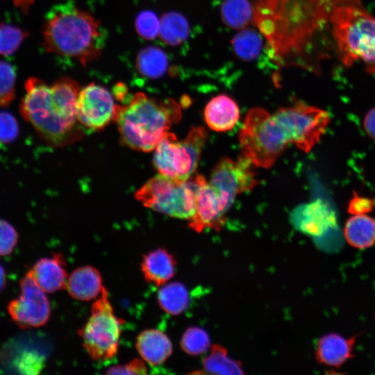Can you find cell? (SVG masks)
I'll return each mask as SVG.
<instances>
[{
  "instance_id": "1",
  "label": "cell",
  "mask_w": 375,
  "mask_h": 375,
  "mask_svg": "<svg viewBox=\"0 0 375 375\" xmlns=\"http://www.w3.org/2000/svg\"><path fill=\"white\" fill-rule=\"evenodd\" d=\"M252 24L266 42L277 69L295 67L318 74L333 47L331 17L345 3L361 0H250Z\"/></svg>"
},
{
  "instance_id": "2",
  "label": "cell",
  "mask_w": 375,
  "mask_h": 375,
  "mask_svg": "<svg viewBox=\"0 0 375 375\" xmlns=\"http://www.w3.org/2000/svg\"><path fill=\"white\" fill-rule=\"evenodd\" d=\"M25 94L19 111L47 143L62 147L80 139L82 131L76 117L81 88L69 78H61L52 85L30 77L24 84Z\"/></svg>"
},
{
  "instance_id": "3",
  "label": "cell",
  "mask_w": 375,
  "mask_h": 375,
  "mask_svg": "<svg viewBox=\"0 0 375 375\" xmlns=\"http://www.w3.org/2000/svg\"><path fill=\"white\" fill-rule=\"evenodd\" d=\"M42 34L47 52L74 59L83 66L99 57L105 42L99 22L72 3L50 10Z\"/></svg>"
},
{
  "instance_id": "4",
  "label": "cell",
  "mask_w": 375,
  "mask_h": 375,
  "mask_svg": "<svg viewBox=\"0 0 375 375\" xmlns=\"http://www.w3.org/2000/svg\"><path fill=\"white\" fill-rule=\"evenodd\" d=\"M181 108L172 99L158 102L142 92L135 93L124 106H119L115 121L122 142L142 152L154 151L181 119Z\"/></svg>"
},
{
  "instance_id": "5",
  "label": "cell",
  "mask_w": 375,
  "mask_h": 375,
  "mask_svg": "<svg viewBox=\"0 0 375 375\" xmlns=\"http://www.w3.org/2000/svg\"><path fill=\"white\" fill-rule=\"evenodd\" d=\"M331 32L335 53L346 67L356 61L375 73V17L361 1L338 6L331 17Z\"/></svg>"
},
{
  "instance_id": "6",
  "label": "cell",
  "mask_w": 375,
  "mask_h": 375,
  "mask_svg": "<svg viewBox=\"0 0 375 375\" xmlns=\"http://www.w3.org/2000/svg\"><path fill=\"white\" fill-rule=\"evenodd\" d=\"M239 140L244 156L264 168L272 167L289 144L274 115L261 108L248 112Z\"/></svg>"
},
{
  "instance_id": "7",
  "label": "cell",
  "mask_w": 375,
  "mask_h": 375,
  "mask_svg": "<svg viewBox=\"0 0 375 375\" xmlns=\"http://www.w3.org/2000/svg\"><path fill=\"white\" fill-rule=\"evenodd\" d=\"M197 190L194 178L178 181L159 174L136 192L135 198L156 212L189 220L195 212Z\"/></svg>"
},
{
  "instance_id": "8",
  "label": "cell",
  "mask_w": 375,
  "mask_h": 375,
  "mask_svg": "<svg viewBox=\"0 0 375 375\" xmlns=\"http://www.w3.org/2000/svg\"><path fill=\"white\" fill-rule=\"evenodd\" d=\"M208 134L202 126H194L182 141L169 133L154 149L153 165L160 174L178 181H186L197 169Z\"/></svg>"
},
{
  "instance_id": "9",
  "label": "cell",
  "mask_w": 375,
  "mask_h": 375,
  "mask_svg": "<svg viewBox=\"0 0 375 375\" xmlns=\"http://www.w3.org/2000/svg\"><path fill=\"white\" fill-rule=\"evenodd\" d=\"M122 322L115 315L103 287L99 299L92 306L88 322L78 331L83 346L92 359L105 361L116 355Z\"/></svg>"
},
{
  "instance_id": "10",
  "label": "cell",
  "mask_w": 375,
  "mask_h": 375,
  "mask_svg": "<svg viewBox=\"0 0 375 375\" xmlns=\"http://www.w3.org/2000/svg\"><path fill=\"white\" fill-rule=\"evenodd\" d=\"M273 115L289 144H294L306 153L319 142L330 122L326 110L303 103L280 108Z\"/></svg>"
},
{
  "instance_id": "11",
  "label": "cell",
  "mask_w": 375,
  "mask_h": 375,
  "mask_svg": "<svg viewBox=\"0 0 375 375\" xmlns=\"http://www.w3.org/2000/svg\"><path fill=\"white\" fill-rule=\"evenodd\" d=\"M20 296L12 301L8 312L22 328L44 325L51 315V307L45 292L38 285L30 272L20 281Z\"/></svg>"
},
{
  "instance_id": "12",
  "label": "cell",
  "mask_w": 375,
  "mask_h": 375,
  "mask_svg": "<svg viewBox=\"0 0 375 375\" xmlns=\"http://www.w3.org/2000/svg\"><path fill=\"white\" fill-rule=\"evenodd\" d=\"M118 107L108 90L92 83L81 88L78 93L77 120L88 130H101L115 119Z\"/></svg>"
},
{
  "instance_id": "13",
  "label": "cell",
  "mask_w": 375,
  "mask_h": 375,
  "mask_svg": "<svg viewBox=\"0 0 375 375\" xmlns=\"http://www.w3.org/2000/svg\"><path fill=\"white\" fill-rule=\"evenodd\" d=\"M251 163L245 156L237 160L223 158L212 171L209 183L231 206L238 194L251 191L258 183Z\"/></svg>"
},
{
  "instance_id": "14",
  "label": "cell",
  "mask_w": 375,
  "mask_h": 375,
  "mask_svg": "<svg viewBox=\"0 0 375 375\" xmlns=\"http://www.w3.org/2000/svg\"><path fill=\"white\" fill-rule=\"evenodd\" d=\"M196 208L189 219V226L200 233L206 228L219 230L225 223V215L231 206L204 176L197 174Z\"/></svg>"
},
{
  "instance_id": "15",
  "label": "cell",
  "mask_w": 375,
  "mask_h": 375,
  "mask_svg": "<svg viewBox=\"0 0 375 375\" xmlns=\"http://www.w3.org/2000/svg\"><path fill=\"white\" fill-rule=\"evenodd\" d=\"M293 226L310 236H322L337 226L334 210L322 199L299 206L292 212Z\"/></svg>"
},
{
  "instance_id": "16",
  "label": "cell",
  "mask_w": 375,
  "mask_h": 375,
  "mask_svg": "<svg viewBox=\"0 0 375 375\" xmlns=\"http://www.w3.org/2000/svg\"><path fill=\"white\" fill-rule=\"evenodd\" d=\"M66 262L60 253L40 259L29 271L45 292H54L66 287Z\"/></svg>"
},
{
  "instance_id": "17",
  "label": "cell",
  "mask_w": 375,
  "mask_h": 375,
  "mask_svg": "<svg viewBox=\"0 0 375 375\" xmlns=\"http://www.w3.org/2000/svg\"><path fill=\"white\" fill-rule=\"evenodd\" d=\"M356 339V336L345 338L333 333L322 336L317 344V360L326 366L339 368L353 358Z\"/></svg>"
},
{
  "instance_id": "18",
  "label": "cell",
  "mask_w": 375,
  "mask_h": 375,
  "mask_svg": "<svg viewBox=\"0 0 375 375\" xmlns=\"http://www.w3.org/2000/svg\"><path fill=\"white\" fill-rule=\"evenodd\" d=\"M136 349L142 359L151 365L162 364L172 353L168 336L157 329L142 331L136 338Z\"/></svg>"
},
{
  "instance_id": "19",
  "label": "cell",
  "mask_w": 375,
  "mask_h": 375,
  "mask_svg": "<svg viewBox=\"0 0 375 375\" xmlns=\"http://www.w3.org/2000/svg\"><path fill=\"white\" fill-rule=\"evenodd\" d=\"M103 288L100 272L90 265L74 269L67 277L65 287L72 297L81 301L95 299Z\"/></svg>"
},
{
  "instance_id": "20",
  "label": "cell",
  "mask_w": 375,
  "mask_h": 375,
  "mask_svg": "<svg viewBox=\"0 0 375 375\" xmlns=\"http://www.w3.org/2000/svg\"><path fill=\"white\" fill-rule=\"evenodd\" d=\"M240 117L239 108L235 101L225 94L212 98L204 110L205 121L212 130L218 132L232 129Z\"/></svg>"
},
{
  "instance_id": "21",
  "label": "cell",
  "mask_w": 375,
  "mask_h": 375,
  "mask_svg": "<svg viewBox=\"0 0 375 375\" xmlns=\"http://www.w3.org/2000/svg\"><path fill=\"white\" fill-rule=\"evenodd\" d=\"M176 266L174 256L166 249L158 248L144 256L141 269L147 282L160 286L174 276Z\"/></svg>"
},
{
  "instance_id": "22",
  "label": "cell",
  "mask_w": 375,
  "mask_h": 375,
  "mask_svg": "<svg viewBox=\"0 0 375 375\" xmlns=\"http://www.w3.org/2000/svg\"><path fill=\"white\" fill-rule=\"evenodd\" d=\"M344 235L353 247L365 249L375 243V220L366 214L355 215L346 222Z\"/></svg>"
},
{
  "instance_id": "23",
  "label": "cell",
  "mask_w": 375,
  "mask_h": 375,
  "mask_svg": "<svg viewBox=\"0 0 375 375\" xmlns=\"http://www.w3.org/2000/svg\"><path fill=\"white\" fill-rule=\"evenodd\" d=\"M168 58L158 47H147L137 56L136 68L141 75L149 78L162 76L168 68Z\"/></svg>"
},
{
  "instance_id": "24",
  "label": "cell",
  "mask_w": 375,
  "mask_h": 375,
  "mask_svg": "<svg viewBox=\"0 0 375 375\" xmlns=\"http://www.w3.org/2000/svg\"><path fill=\"white\" fill-rule=\"evenodd\" d=\"M160 307L167 313L178 315L189 303V294L185 286L180 282H172L162 287L158 293Z\"/></svg>"
},
{
  "instance_id": "25",
  "label": "cell",
  "mask_w": 375,
  "mask_h": 375,
  "mask_svg": "<svg viewBox=\"0 0 375 375\" xmlns=\"http://www.w3.org/2000/svg\"><path fill=\"white\" fill-rule=\"evenodd\" d=\"M203 369L212 374H243L240 362L231 358L225 347L215 344L210 353L203 360Z\"/></svg>"
},
{
  "instance_id": "26",
  "label": "cell",
  "mask_w": 375,
  "mask_h": 375,
  "mask_svg": "<svg viewBox=\"0 0 375 375\" xmlns=\"http://www.w3.org/2000/svg\"><path fill=\"white\" fill-rule=\"evenodd\" d=\"M188 34V23L182 15L170 12L161 18L158 35L167 44L178 46L187 39Z\"/></svg>"
},
{
  "instance_id": "27",
  "label": "cell",
  "mask_w": 375,
  "mask_h": 375,
  "mask_svg": "<svg viewBox=\"0 0 375 375\" xmlns=\"http://www.w3.org/2000/svg\"><path fill=\"white\" fill-rule=\"evenodd\" d=\"M224 22L234 29H243L252 23L253 9L250 0H225L221 7Z\"/></svg>"
},
{
  "instance_id": "28",
  "label": "cell",
  "mask_w": 375,
  "mask_h": 375,
  "mask_svg": "<svg viewBox=\"0 0 375 375\" xmlns=\"http://www.w3.org/2000/svg\"><path fill=\"white\" fill-rule=\"evenodd\" d=\"M232 45L240 58L251 60L258 56L262 47V40L259 34L254 30L244 29L233 38Z\"/></svg>"
},
{
  "instance_id": "29",
  "label": "cell",
  "mask_w": 375,
  "mask_h": 375,
  "mask_svg": "<svg viewBox=\"0 0 375 375\" xmlns=\"http://www.w3.org/2000/svg\"><path fill=\"white\" fill-rule=\"evenodd\" d=\"M181 347L188 354L199 356L206 353L210 346L208 333L201 328H188L181 339Z\"/></svg>"
},
{
  "instance_id": "30",
  "label": "cell",
  "mask_w": 375,
  "mask_h": 375,
  "mask_svg": "<svg viewBox=\"0 0 375 375\" xmlns=\"http://www.w3.org/2000/svg\"><path fill=\"white\" fill-rule=\"evenodd\" d=\"M16 72L9 62L0 60V108L8 107L16 97Z\"/></svg>"
},
{
  "instance_id": "31",
  "label": "cell",
  "mask_w": 375,
  "mask_h": 375,
  "mask_svg": "<svg viewBox=\"0 0 375 375\" xmlns=\"http://www.w3.org/2000/svg\"><path fill=\"white\" fill-rule=\"evenodd\" d=\"M27 36V33L19 27L0 24V55L10 56L15 53Z\"/></svg>"
},
{
  "instance_id": "32",
  "label": "cell",
  "mask_w": 375,
  "mask_h": 375,
  "mask_svg": "<svg viewBox=\"0 0 375 375\" xmlns=\"http://www.w3.org/2000/svg\"><path fill=\"white\" fill-rule=\"evenodd\" d=\"M160 20L156 15L149 10H144L138 15L135 28L138 35L145 40H153L159 35Z\"/></svg>"
},
{
  "instance_id": "33",
  "label": "cell",
  "mask_w": 375,
  "mask_h": 375,
  "mask_svg": "<svg viewBox=\"0 0 375 375\" xmlns=\"http://www.w3.org/2000/svg\"><path fill=\"white\" fill-rule=\"evenodd\" d=\"M19 133L16 118L9 112L0 111V144L12 143L17 138Z\"/></svg>"
},
{
  "instance_id": "34",
  "label": "cell",
  "mask_w": 375,
  "mask_h": 375,
  "mask_svg": "<svg viewBox=\"0 0 375 375\" xmlns=\"http://www.w3.org/2000/svg\"><path fill=\"white\" fill-rule=\"evenodd\" d=\"M16 365L21 373L36 374L43 368L44 358L35 351H26L17 360Z\"/></svg>"
},
{
  "instance_id": "35",
  "label": "cell",
  "mask_w": 375,
  "mask_h": 375,
  "mask_svg": "<svg viewBox=\"0 0 375 375\" xmlns=\"http://www.w3.org/2000/svg\"><path fill=\"white\" fill-rule=\"evenodd\" d=\"M18 235L7 221L0 219V256L10 253L17 242Z\"/></svg>"
},
{
  "instance_id": "36",
  "label": "cell",
  "mask_w": 375,
  "mask_h": 375,
  "mask_svg": "<svg viewBox=\"0 0 375 375\" xmlns=\"http://www.w3.org/2000/svg\"><path fill=\"white\" fill-rule=\"evenodd\" d=\"M106 373L108 374H146L147 367L142 360L135 358L128 363L112 366L108 369Z\"/></svg>"
},
{
  "instance_id": "37",
  "label": "cell",
  "mask_w": 375,
  "mask_h": 375,
  "mask_svg": "<svg viewBox=\"0 0 375 375\" xmlns=\"http://www.w3.org/2000/svg\"><path fill=\"white\" fill-rule=\"evenodd\" d=\"M374 201L367 197L358 195L356 192L349 201L348 211L353 215L367 214L374 208Z\"/></svg>"
},
{
  "instance_id": "38",
  "label": "cell",
  "mask_w": 375,
  "mask_h": 375,
  "mask_svg": "<svg viewBox=\"0 0 375 375\" xmlns=\"http://www.w3.org/2000/svg\"><path fill=\"white\" fill-rule=\"evenodd\" d=\"M363 124L366 133L371 138L375 140V107L367 113Z\"/></svg>"
},
{
  "instance_id": "39",
  "label": "cell",
  "mask_w": 375,
  "mask_h": 375,
  "mask_svg": "<svg viewBox=\"0 0 375 375\" xmlns=\"http://www.w3.org/2000/svg\"><path fill=\"white\" fill-rule=\"evenodd\" d=\"M12 1L24 13H26L35 0H12Z\"/></svg>"
},
{
  "instance_id": "40",
  "label": "cell",
  "mask_w": 375,
  "mask_h": 375,
  "mask_svg": "<svg viewBox=\"0 0 375 375\" xmlns=\"http://www.w3.org/2000/svg\"><path fill=\"white\" fill-rule=\"evenodd\" d=\"M6 285V274L3 267L0 265V292Z\"/></svg>"
}]
</instances>
